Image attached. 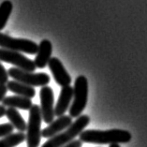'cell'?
<instances>
[{"label": "cell", "mask_w": 147, "mask_h": 147, "mask_svg": "<svg viewBox=\"0 0 147 147\" xmlns=\"http://www.w3.org/2000/svg\"><path fill=\"white\" fill-rule=\"evenodd\" d=\"M0 48L28 55H35L38 52L36 42L26 38H15L3 33H0Z\"/></svg>", "instance_id": "8992f818"}, {"label": "cell", "mask_w": 147, "mask_h": 147, "mask_svg": "<svg viewBox=\"0 0 147 147\" xmlns=\"http://www.w3.org/2000/svg\"><path fill=\"white\" fill-rule=\"evenodd\" d=\"M109 147H121V146L119 144H116V143H115V144H110Z\"/></svg>", "instance_id": "603a6c76"}, {"label": "cell", "mask_w": 147, "mask_h": 147, "mask_svg": "<svg viewBox=\"0 0 147 147\" xmlns=\"http://www.w3.org/2000/svg\"><path fill=\"white\" fill-rule=\"evenodd\" d=\"M0 61L11 64V65L15 66L17 69L28 71V72H34L36 69L34 61H32L19 52L9 51V50L0 48Z\"/></svg>", "instance_id": "52a82bcc"}, {"label": "cell", "mask_w": 147, "mask_h": 147, "mask_svg": "<svg viewBox=\"0 0 147 147\" xmlns=\"http://www.w3.org/2000/svg\"><path fill=\"white\" fill-rule=\"evenodd\" d=\"M41 113L39 106L32 105L29 110V117L26 125V145L27 147H38L41 139Z\"/></svg>", "instance_id": "277c9868"}, {"label": "cell", "mask_w": 147, "mask_h": 147, "mask_svg": "<svg viewBox=\"0 0 147 147\" xmlns=\"http://www.w3.org/2000/svg\"><path fill=\"white\" fill-rule=\"evenodd\" d=\"M13 127L10 123L0 124V138H4L6 136L11 134L13 132Z\"/></svg>", "instance_id": "ac0fdd59"}, {"label": "cell", "mask_w": 147, "mask_h": 147, "mask_svg": "<svg viewBox=\"0 0 147 147\" xmlns=\"http://www.w3.org/2000/svg\"><path fill=\"white\" fill-rule=\"evenodd\" d=\"M89 123H90V117L86 114L79 116L67 129L55 135V137L48 139V141L45 142L41 147H62L67 144L78 137Z\"/></svg>", "instance_id": "7a4b0ae2"}, {"label": "cell", "mask_w": 147, "mask_h": 147, "mask_svg": "<svg viewBox=\"0 0 147 147\" xmlns=\"http://www.w3.org/2000/svg\"><path fill=\"white\" fill-rule=\"evenodd\" d=\"M8 90H9L10 92L14 93L17 96H24V98H33L36 96V89L34 87L28 86L26 84H21L19 82L16 81H9L8 84H6Z\"/></svg>", "instance_id": "4fadbf2b"}, {"label": "cell", "mask_w": 147, "mask_h": 147, "mask_svg": "<svg viewBox=\"0 0 147 147\" xmlns=\"http://www.w3.org/2000/svg\"><path fill=\"white\" fill-rule=\"evenodd\" d=\"M6 107L4 105H0V118L3 117L6 114Z\"/></svg>", "instance_id": "7402d4cb"}, {"label": "cell", "mask_w": 147, "mask_h": 147, "mask_svg": "<svg viewBox=\"0 0 147 147\" xmlns=\"http://www.w3.org/2000/svg\"><path fill=\"white\" fill-rule=\"evenodd\" d=\"M82 142L96 143V144H120L131 141L132 135L129 131L124 129L110 130H84L79 135Z\"/></svg>", "instance_id": "6da1fadb"}, {"label": "cell", "mask_w": 147, "mask_h": 147, "mask_svg": "<svg viewBox=\"0 0 147 147\" xmlns=\"http://www.w3.org/2000/svg\"><path fill=\"white\" fill-rule=\"evenodd\" d=\"M82 142L80 140H73L72 142H70L69 143H67V144L62 147H82Z\"/></svg>", "instance_id": "ffe728a7"}, {"label": "cell", "mask_w": 147, "mask_h": 147, "mask_svg": "<svg viewBox=\"0 0 147 147\" xmlns=\"http://www.w3.org/2000/svg\"><path fill=\"white\" fill-rule=\"evenodd\" d=\"M71 124H72V118L69 115H62L57 117L56 120H53L51 124H49L47 127H45L41 131V137L51 139L67 129Z\"/></svg>", "instance_id": "30bf717a"}, {"label": "cell", "mask_w": 147, "mask_h": 147, "mask_svg": "<svg viewBox=\"0 0 147 147\" xmlns=\"http://www.w3.org/2000/svg\"><path fill=\"white\" fill-rule=\"evenodd\" d=\"M9 73L5 67L0 63V84L6 85L9 82Z\"/></svg>", "instance_id": "d6986e66"}, {"label": "cell", "mask_w": 147, "mask_h": 147, "mask_svg": "<svg viewBox=\"0 0 147 147\" xmlns=\"http://www.w3.org/2000/svg\"><path fill=\"white\" fill-rule=\"evenodd\" d=\"M53 53V45L52 42L48 39H43L40 43L38 45V52L36 58L34 60V64L36 67L38 69H44L48 65L50 59L52 57Z\"/></svg>", "instance_id": "8fae6325"}, {"label": "cell", "mask_w": 147, "mask_h": 147, "mask_svg": "<svg viewBox=\"0 0 147 147\" xmlns=\"http://www.w3.org/2000/svg\"><path fill=\"white\" fill-rule=\"evenodd\" d=\"M8 73L9 76L11 77L14 81L31 87L47 86L51 82V78L49 77V75L44 72H28V71H24L17 67H10L8 70Z\"/></svg>", "instance_id": "5b68a950"}, {"label": "cell", "mask_w": 147, "mask_h": 147, "mask_svg": "<svg viewBox=\"0 0 147 147\" xmlns=\"http://www.w3.org/2000/svg\"><path fill=\"white\" fill-rule=\"evenodd\" d=\"M39 98H40V113L42 120L46 124H51L55 120V98H53V91L50 86L41 87L39 91Z\"/></svg>", "instance_id": "ba28073f"}, {"label": "cell", "mask_w": 147, "mask_h": 147, "mask_svg": "<svg viewBox=\"0 0 147 147\" xmlns=\"http://www.w3.org/2000/svg\"><path fill=\"white\" fill-rule=\"evenodd\" d=\"M7 118L10 122L11 125L16 128L18 132H24L26 131V125L27 124L23 118L22 114L19 113V111L14 108H7L6 110V114Z\"/></svg>", "instance_id": "9a60e30c"}, {"label": "cell", "mask_w": 147, "mask_h": 147, "mask_svg": "<svg viewBox=\"0 0 147 147\" xmlns=\"http://www.w3.org/2000/svg\"><path fill=\"white\" fill-rule=\"evenodd\" d=\"M88 99V81L85 76L80 75L76 78L73 86L72 102L69 109V116L71 118H78L81 116L86 107Z\"/></svg>", "instance_id": "3957f363"}, {"label": "cell", "mask_w": 147, "mask_h": 147, "mask_svg": "<svg viewBox=\"0 0 147 147\" xmlns=\"http://www.w3.org/2000/svg\"><path fill=\"white\" fill-rule=\"evenodd\" d=\"M12 9L13 5L9 0H5L0 4V31L6 27Z\"/></svg>", "instance_id": "e0dca14e"}, {"label": "cell", "mask_w": 147, "mask_h": 147, "mask_svg": "<svg viewBox=\"0 0 147 147\" xmlns=\"http://www.w3.org/2000/svg\"><path fill=\"white\" fill-rule=\"evenodd\" d=\"M7 92H8V88L7 85H1L0 84V102L6 98Z\"/></svg>", "instance_id": "44dd1931"}, {"label": "cell", "mask_w": 147, "mask_h": 147, "mask_svg": "<svg viewBox=\"0 0 147 147\" xmlns=\"http://www.w3.org/2000/svg\"><path fill=\"white\" fill-rule=\"evenodd\" d=\"M3 105L8 108H14V109H20L24 111H29L32 107V100L29 98H24L20 96H6L2 100Z\"/></svg>", "instance_id": "5bb4252c"}, {"label": "cell", "mask_w": 147, "mask_h": 147, "mask_svg": "<svg viewBox=\"0 0 147 147\" xmlns=\"http://www.w3.org/2000/svg\"><path fill=\"white\" fill-rule=\"evenodd\" d=\"M72 98H73V87H71L70 85L62 87L60 91L58 100H57L56 105L55 107V116L60 117L62 115H65L66 112L69 109Z\"/></svg>", "instance_id": "7c38bea8"}, {"label": "cell", "mask_w": 147, "mask_h": 147, "mask_svg": "<svg viewBox=\"0 0 147 147\" xmlns=\"http://www.w3.org/2000/svg\"><path fill=\"white\" fill-rule=\"evenodd\" d=\"M48 65H49V69L53 76V79H55L57 84H59L62 87L70 85L71 77L67 73V71L66 70L62 62L57 57H51Z\"/></svg>", "instance_id": "9c48e42d"}, {"label": "cell", "mask_w": 147, "mask_h": 147, "mask_svg": "<svg viewBox=\"0 0 147 147\" xmlns=\"http://www.w3.org/2000/svg\"><path fill=\"white\" fill-rule=\"evenodd\" d=\"M26 141V134L23 132L11 133L0 139V147H15Z\"/></svg>", "instance_id": "2e32d148"}]
</instances>
